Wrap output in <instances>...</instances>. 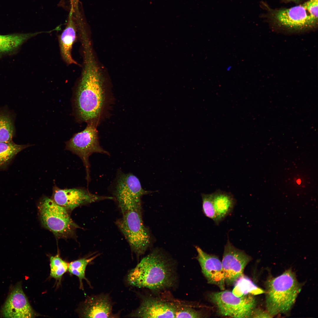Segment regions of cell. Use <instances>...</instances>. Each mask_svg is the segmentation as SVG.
Returning <instances> with one entry per match:
<instances>
[{
  "label": "cell",
  "mask_w": 318,
  "mask_h": 318,
  "mask_svg": "<svg viewBox=\"0 0 318 318\" xmlns=\"http://www.w3.org/2000/svg\"><path fill=\"white\" fill-rule=\"evenodd\" d=\"M15 133L14 117L11 113L5 109L0 110V142H9Z\"/></svg>",
  "instance_id": "19"
},
{
  "label": "cell",
  "mask_w": 318,
  "mask_h": 318,
  "mask_svg": "<svg viewBox=\"0 0 318 318\" xmlns=\"http://www.w3.org/2000/svg\"><path fill=\"white\" fill-rule=\"evenodd\" d=\"M231 66H229L227 68V70L228 71H229V70H230L231 69Z\"/></svg>",
  "instance_id": "28"
},
{
  "label": "cell",
  "mask_w": 318,
  "mask_h": 318,
  "mask_svg": "<svg viewBox=\"0 0 318 318\" xmlns=\"http://www.w3.org/2000/svg\"><path fill=\"white\" fill-rule=\"evenodd\" d=\"M202 200L203 212L207 217L212 219L214 221L215 214L213 205V193L211 194H201Z\"/></svg>",
  "instance_id": "24"
},
{
  "label": "cell",
  "mask_w": 318,
  "mask_h": 318,
  "mask_svg": "<svg viewBox=\"0 0 318 318\" xmlns=\"http://www.w3.org/2000/svg\"><path fill=\"white\" fill-rule=\"evenodd\" d=\"M83 46L84 67L76 91V107L82 121L96 122L105 102L103 81L90 44L86 43Z\"/></svg>",
  "instance_id": "1"
},
{
  "label": "cell",
  "mask_w": 318,
  "mask_h": 318,
  "mask_svg": "<svg viewBox=\"0 0 318 318\" xmlns=\"http://www.w3.org/2000/svg\"><path fill=\"white\" fill-rule=\"evenodd\" d=\"M122 216L116 224L128 242L135 253L143 254L150 244V236L144 226L142 217V209H132L122 213Z\"/></svg>",
  "instance_id": "5"
},
{
  "label": "cell",
  "mask_w": 318,
  "mask_h": 318,
  "mask_svg": "<svg viewBox=\"0 0 318 318\" xmlns=\"http://www.w3.org/2000/svg\"><path fill=\"white\" fill-rule=\"evenodd\" d=\"M236 200L230 193L217 190L213 193V205L215 214V223L218 224L232 211Z\"/></svg>",
  "instance_id": "17"
},
{
  "label": "cell",
  "mask_w": 318,
  "mask_h": 318,
  "mask_svg": "<svg viewBox=\"0 0 318 318\" xmlns=\"http://www.w3.org/2000/svg\"><path fill=\"white\" fill-rule=\"evenodd\" d=\"M165 255L155 250L142 259L128 273L131 285L158 291L171 287L175 281V271Z\"/></svg>",
  "instance_id": "2"
},
{
  "label": "cell",
  "mask_w": 318,
  "mask_h": 318,
  "mask_svg": "<svg viewBox=\"0 0 318 318\" xmlns=\"http://www.w3.org/2000/svg\"><path fill=\"white\" fill-rule=\"evenodd\" d=\"M96 123L88 122L84 130L75 134L66 142L65 149L78 156L82 161L86 170L88 184L90 180V156L94 153L110 155V153L99 144Z\"/></svg>",
  "instance_id": "6"
},
{
  "label": "cell",
  "mask_w": 318,
  "mask_h": 318,
  "mask_svg": "<svg viewBox=\"0 0 318 318\" xmlns=\"http://www.w3.org/2000/svg\"><path fill=\"white\" fill-rule=\"evenodd\" d=\"M114 194L122 213L132 209H142L141 198L153 192L143 189L138 178L132 173L118 172Z\"/></svg>",
  "instance_id": "8"
},
{
  "label": "cell",
  "mask_w": 318,
  "mask_h": 318,
  "mask_svg": "<svg viewBox=\"0 0 318 318\" xmlns=\"http://www.w3.org/2000/svg\"><path fill=\"white\" fill-rule=\"evenodd\" d=\"M196 248L198 253L196 259L208 282L224 290L225 278L222 263L216 255L207 253L198 246H196Z\"/></svg>",
  "instance_id": "14"
},
{
  "label": "cell",
  "mask_w": 318,
  "mask_h": 318,
  "mask_svg": "<svg viewBox=\"0 0 318 318\" xmlns=\"http://www.w3.org/2000/svg\"><path fill=\"white\" fill-rule=\"evenodd\" d=\"M251 258L244 251L234 246L228 239L224 246L221 262L225 282L235 283L243 275L244 269Z\"/></svg>",
  "instance_id": "11"
},
{
  "label": "cell",
  "mask_w": 318,
  "mask_h": 318,
  "mask_svg": "<svg viewBox=\"0 0 318 318\" xmlns=\"http://www.w3.org/2000/svg\"><path fill=\"white\" fill-rule=\"evenodd\" d=\"M235 284L232 292L238 297L249 294L257 295L265 293L263 290L258 287L250 279L243 275L237 279Z\"/></svg>",
  "instance_id": "20"
},
{
  "label": "cell",
  "mask_w": 318,
  "mask_h": 318,
  "mask_svg": "<svg viewBox=\"0 0 318 318\" xmlns=\"http://www.w3.org/2000/svg\"><path fill=\"white\" fill-rule=\"evenodd\" d=\"M30 146L18 145L12 141L0 142V167L5 166L19 153Z\"/></svg>",
  "instance_id": "22"
},
{
  "label": "cell",
  "mask_w": 318,
  "mask_h": 318,
  "mask_svg": "<svg viewBox=\"0 0 318 318\" xmlns=\"http://www.w3.org/2000/svg\"><path fill=\"white\" fill-rule=\"evenodd\" d=\"M274 22L280 26L289 29L302 30L313 27L317 24L302 4L289 8L277 10L272 14Z\"/></svg>",
  "instance_id": "10"
},
{
  "label": "cell",
  "mask_w": 318,
  "mask_h": 318,
  "mask_svg": "<svg viewBox=\"0 0 318 318\" xmlns=\"http://www.w3.org/2000/svg\"><path fill=\"white\" fill-rule=\"evenodd\" d=\"M76 28L74 10L71 5L66 26L60 35L59 41L62 56L69 64H78L72 58L71 53L73 45L76 38Z\"/></svg>",
  "instance_id": "16"
},
{
  "label": "cell",
  "mask_w": 318,
  "mask_h": 318,
  "mask_svg": "<svg viewBox=\"0 0 318 318\" xmlns=\"http://www.w3.org/2000/svg\"><path fill=\"white\" fill-rule=\"evenodd\" d=\"M112 308L109 295L100 294L87 297L81 304L79 312L83 318L116 317L112 313Z\"/></svg>",
  "instance_id": "15"
},
{
  "label": "cell",
  "mask_w": 318,
  "mask_h": 318,
  "mask_svg": "<svg viewBox=\"0 0 318 318\" xmlns=\"http://www.w3.org/2000/svg\"><path fill=\"white\" fill-rule=\"evenodd\" d=\"M50 276L60 281L63 275L68 270L69 264L63 260L59 254L50 258Z\"/></svg>",
  "instance_id": "23"
},
{
  "label": "cell",
  "mask_w": 318,
  "mask_h": 318,
  "mask_svg": "<svg viewBox=\"0 0 318 318\" xmlns=\"http://www.w3.org/2000/svg\"><path fill=\"white\" fill-rule=\"evenodd\" d=\"M209 297L219 314L233 318L251 317L256 301L253 295L238 297L232 292L224 290L211 293Z\"/></svg>",
  "instance_id": "7"
},
{
  "label": "cell",
  "mask_w": 318,
  "mask_h": 318,
  "mask_svg": "<svg viewBox=\"0 0 318 318\" xmlns=\"http://www.w3.org/2000/svg\"><path fill=\"white\" fill-rule=\"evenodd\" d=\"M272 317L267 312L259 309H254L251 317Z\"/></svg>",
  "instance_id": "27"
},
{
  "label": "cell",
  "mask_w": 318,
  "mask_h": 318,
  "mask_svg": "<svg viewBox=\"0 0 318 318\" xmlns=\"http://www.w3.org/2000/svg\"><path fill=\"white\" fill-rule=\"evenodd\" d=\"M40 32L33 33L17 34L6 35H0V52H10L16 49L26 40L42 33Z\"/></svg>",
  "instance_id": "18"
},
{
  "label": "cell",
  "mask_w": 318,
  "mask_h": 318,
  "mask_svg": "<svg viewBox=\"0 0 318 318\" xmlns=\"http://www.w3.org/2000/svg\"><path fill=\"white\" fill-rule=\"evenodd\" d=\"M3 317L29 318L36 316L20 284L12 290L1 310Z\"/></svg>",
  "instance_id": "13"
},
{
  "label": "cell",
  "mask_w": 318,
  "mask_h": 318,
  "mask_svg": "<svg viewBox=\"0 0 318 318\" xmlns=\"http://www.w3.org/2000/svg\"><path fill=\"white\" fill-rule=\"evenodd\" d=\"M38 210L43 226L58 238L72 237L80 228L72 219L68 211L51 198L44 196L40 199Z\"/></svg>",
  "instance_id": "4"
},
{
  "label": "cell",
  "mask_w": 318,
  "mask_h": 318,
  "mask_svg": "<svg viewBox=\"0 0 318 318\" xmlns=\"http://www.w3.org/2000/svg\"><path fill=\"white\" fill-rule=\"evenodd\" d=\"M200 313L187 306L176 304L175 318H200Z\"/></svg>",
  "instance_id": "25"
},
{
  "label": "cell",
  "mask_w": 318,
  "mask_h": 318,
  "mask_svg": "<svg viewBox=\"0 0 318 318\" xmlns=\"http://www.w3.org/2000/svg\"><path fill=\"white\" fill-rule=\"evenodd\" d=\"M293 0V1H296V0Z\"/></svg>",
  "instance_id": "30"
},
{
  "label": "cell",
  "mask_w": 318,
  "mask_h": 318,
  "mask_svg": "<svg viewBox=\"0 0 318 318\" xmlns=\"http://www.w3.org/2000/svg\"><path fill=\"white\" fill-rule=\"evenodd\" d=\"M297 183L299 184H300L301 183V180L300 179H298L297 180Z\"/></svg>",
  "instance_id": "29"
},
{
  "label": "cell",
  "mask_w": 318,
  "mask_h": 318,
  "mask_svg": "<svg viewBox=\"0 0 318 318\" xmlns=\"http://www.w3.org/2000/svg\"><path fill=\"white\" fill-rule=\"evenodd\" d=\"M52 199L67 210L72 211L81 205L105 200L113 199L111 196H101L91 193L83 188L61 189L53 188Z\"/></svg>",
  "instance_id": "9"
},
{
  "label": "cell",
  "mask_w": 318,
  "mask_h": 318,
  "mask_svg": "<svg viewBox=\"0 0 318 318\" xmlns=\"http://www.w3.org/2000/svg\"><path fill=\"white\" fill-rule=\"evenodd\" d=\"M99 254L92 256L91 257H86L72 261L69 264L68 271L71 274L77 276L80 281V287L83 290L82 280L85 279L87 284L91 286L90 282L85 276V271L87 265L95 259Z\"/></svg>",
  "instance_id": "21"
},
{
  "label": "cell",
  "mask_w": 318,
  "mask_h": 318,
  "mask_svg": "<svg viewBox=\"0 0 318 318\" xmlns=\"http://www.w3.org/2000/svg\"><path fill=\"white\" fill-rule=\"evenodd\" d=\"M176 304L157 297H145L139 306L128 316L137 318H175Z\"/></svg>",
  "instance_id": "12"
},
{
  "label": "cell",
  "mask_w": 318,
  "mask_h": 318,
  "mask_svg": "<svg viewBox=\"0 0 318 318\" xmlns=\"http://www.w3.org/2000/svg\"><path fill=\"white\" fill-rule=\"evenodd\" d=\"M318 0H308L303 5L315 19L318 20Z\"/></svg>",
  "instance_id": "26"
},
{
  "label": "cell",
  "mask_w": 318,
  "mask_h": 318,
  "mask_svg": "<svg viewBox=\"0 0 318 318\" xmlns=\"http://www.w3.org/2000/svg\"><path fill=\"white\" fill-rule=\"evenodd\" d=\"M266 287V308L271 316L289 311L301 289L294 273L290 269L278 276L269 279Z\"/></svg>",
  "instance_id": "3"
}]
</instances>
